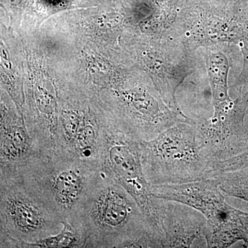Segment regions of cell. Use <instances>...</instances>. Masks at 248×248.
<instances>
[{"mask_svg": "<svg viewBox=\"0 0 248 248\" xmlns=\"http://www.w3.org/2000/svg\"><path fill=\"white\" fill-rule=\"evenodd\" d=\"M9 112L1 108L0 170H16L40 151L27 125Z\"/></svg>", "mask_w": 248, "mask_h": 248, "instance_id": "9", "label": "cell"}, {"mask_svg": "<svg viewBox=\"0 0 248 248\" xmlns=\"http://www.w3.org/2000/svg\"><path fill=\"white\" fill-rule=\"evenodd\" d=\"M60 218L24 186L15 171L0 170V248H17L58 234Z\"/></svg>", "mask_w": 248, "mask_h": 248, "instance_id": "6", "label": "cell"}, {"mask_svg": "<svg viewBox=\"0 0 248 248\" xmlns=\"http://www.w3.org/2000/svg\"><path fill=\"white\" fill-rule=\"evenodd\" d=\"M150 195L185 204L206 220V247L227 248L248 239V213L228 205L218 183L212 178L170 185H150Z\"/></svg>", "mask_w": 248, "mask_h": 248, "instance_id": "5", "label": "cell"}, {"mask_svg": "<svg viewBox=\"0 0 248 248\" xmlns=\"http://www.w3.org/2000/svg\"><path fill=\"white\" fill-rule=\"evenodd\" d=\"M15 171L62 222L72 218L101 175L97 164L60 150H40Z\"/></svg>", "mask_w": 248, "mask_h": 248, "instance_id": "2", "label": "cell"}, {"mask_svg": "<svg viewBox=\"0 0 248 248\" xmlns=\"http://www.w3.org/2000/svg\"><path fill=\"white\" fill-rule=\"evenodd\" d=\"M141 141L115 116L102 107V128L97 161L101 170L113 178L135 199L153 231L164 241L149 184L143 173Z\"/></svg>", "mask_w": 248, "mask_h": 248, "instance_id": "4", "label": "cell"}, {"mask_svg": "<svg viewBox=\"0 0 248 248\" xmlns=\"http://www.w3.org/2000/svg\"><path fill=\"white\" fill-rule=\"evenodd\" d=\"M70 224L84 248H163L135 199L103 171Z\"/></svg>", "mask_w": 248, "mask_h": 248, "instance_id": "1", "label": "cell"}, {"mask_svg": "<svg viewBox=\"0 0 248 248\" xmlns=\"http://www.w3.org/2000/svg\"><path fill=\"white\" fill-rule=\"evenodd\" d=\"M205 59L214 107L231 102L232 99L228 93V76L230 66L228 58L216 46H210L208 47Z\"/></svg>", "mask_w": 248, "mask_h": 248, "instance_id": "10", "label": "cell"}, {"mask_svg": "<svg viewBox=\"0 0 248 248\" xmlns=\"http://www.w3.org/2000/svg\"><path fill=\"white\" fill-rule=\"evenodd\" d=\"M141 160L149 185L202 180L217 161L192 119L174 124L153 140L141 141Z\"/></svg>", "mask_w": 248, "mask_h": 248, "instance_id": "3", "label": "cell"}, {"mask_svg": "<svg viewBox=\"0 0 248 248\" xmlns=\"http://www.w3.org/2000/svg\"><path fill=\"white\" fill-rule=\"evenodd\" d=\"M164 237V248H190L205 241L206 220L200 212L178 202L151 197Z\"/></svg>", "mask_w": 248, "mask_h": 248, "instance_id": "8", "label": "cell"}, {"mask_svg": "<svg viewBox=\"0 0 248 248\" xmlns=\"http://www.w3.org/2000/svg\"><path fill=\"white\" fill-rule=\"evenodd\" d=\"M153 2L156 4H164V3L168 2V1H172V0H151Z\"/></svg>", "mask_w": 248, "mask_h": 248, "instance_id": "12", "label": "cell"}, {"mask_svg": "<svg viewBox=\"0 0 248 248\" xmlns=\"http://www.w3.org/2000/svg\"><path fill=\"white\" fill-rule=\"evenodd\" d=\"M62 223L63 226L58 234L34 243L21 242L17 248H84V240L79 232L68 222Z\"/></svg>", "mask_w": 248, "mask_h": 248, "instance_id": "11", "label": "cell"}, {"mask_svg": "<svg viewBox=\"0 0 248 248\" xmlns=\"http://www.w3.org/2000/svg\"><path fill=\"white\" fill-rule=\"evenodd\" d=\"M140 141H149L179 122L190 120L171 108L157 89L135 87L116 93L104 105Z\"/></svg>", "mask_w": 248, "mask_h": 248, "instance_id": "7", "label": "cell"}]
</instances>
